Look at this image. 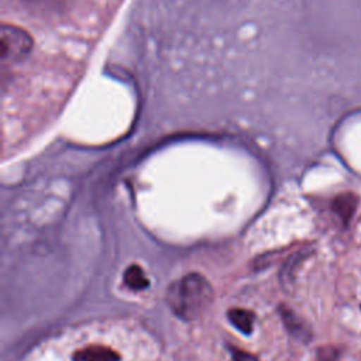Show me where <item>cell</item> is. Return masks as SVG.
Segmentation results:
<instances>
[{
    "instance_id": "8992f818",
    "label": "cell",
    "mask_w": 361,
    "mask_h": 361,
    "mask_svg": "<svg viewBox=\"0 0 361 361\" xmlns=\"http://www.w3.org/2000/svg\"><path fill=\"white\" fill-rule=\"evenodd\" d=\"M227 317L230 320V323L238 329L243 334H250L254 329V323H255V314L248 310V309H243V307H231L227 313Z\"/></svg>"
},
{
    "instance_id": "ba28073f",
    "label": "cell",
    "mask_w": 361,
    "mask_h": 361,
    "mask_svg": "<svg viewBox=\"0 0 361 361\" xmlns=\"http://www.w3.org/2000/svg\"><path fill=\"white\" fill-rule=\"evenodd\" d=\"M340 360V350L327 345L317 350V361H338Z\"/></svg>"
},
{
    "instance_id": "52a82bcc",
    "label": "cell",
    "mask_w": 361,
    "mask_h": 361,
    "mask_svg": "<svg viewBox=\"0 0 361 361\" xmlns=\"http://www.w3.org/2000/svg\"><path fill=\"white\" fill-rule=\"evenodd\" d=\"M123 282L133 290H144L149 286V281L138 264H131L127 267L123 275Z\"/></svg>"
},
{
    "instance_id": "277c9868",
    "label": "cell",
    "mask_w": 361,
    "mask_h": 361,
    "mask_svg": "<svg viewBox=\"0 0 361 361\" xmlns=\"http://www.w3.org/2000/svg\"><path fill=\"white\" fill-rule=\"evenodd\" d=\"M357 204H358V197L351 192H345V193L337 195L333 199L331 210L337 214V217L341 220V223L344 226H347L355 213Z\"/></svg>"
},
{
    "instance_id": "9c48e42d",
    "label": "cell",
    "mask_w": 361,
    "mask_h": 361,
    "mask_svg": "<svg viewBox=\"0 0 361 361\" xmlns=\"http://www.w3.org/2000/svg\"><path fill=\"white\" fill-rule=\"evenodd\" d=\"M231 355H233V361H258V358L250 353H245L240 348H231Z\"/></svg>"
},
{
    "instance_id": "6da1fadb",
    "label": "cell",
    "mask_w": 361,
    "mask_h": 361,
    "mask_svg": "<svg viewBox=\"0 0 361 361\" xmlns=\"http://www.w3.org/2000/svg\"><path fill=\"white\" fill-rule=\"evenodd\" d=\"M213 300V288L200 274H186L166 290V303L182 320L190 322L203 314Z\"/></svg>"
},
{
    "instance_id": "7a4b0ae2",
    "label": "cell",
    "mask_w": 361,
    "mask_h": 361,
    "mask_svg": "<svg viewBox=\"0 0 361 361\" xmlns=\"http://www.w3.org/2000/svg\"><path fill=\"white\" fill-rule=\"evenodd\" d=\"M0 38H1V59L4 62L21 61L31 52L34 47V41L31 35L25 30L16 25L1 24Z\"/></svg>"
},
{
    "instance_id": "5b68a950",
    "label": "cell",
    "mask_w": 361,
    "mask_h": 361,
    "mask_svg": "<svg viewBox=\"0 0 361 361\" xmlns=\"http://www.w3.org/2000/svg\"><path fill=\"white\" fill-rule=\"evenodd\" d=\"M73 361H120V355L110 347L86 345L75 351Z\"/></svg>"
},
{
    "instance_id": "3957f363",
    "label": "cell",
    "mask_w": 361,
    "mask_h": 361,
    "mask_svg": "<svg viewBox=\"0 0 361 361\" xmlns=\"http://www.w3.org/2000/svg\"><path fill=\"white\" fill-rule=\"evenodd\" d=\"M279 313H281V317L283 320V324H285L286 330L295 338H298L300 341H305V343L312 338V333H310V329L307 327V324L296 313H293L289 307L281 306Z\"/></svg>"
}]
</instances>
